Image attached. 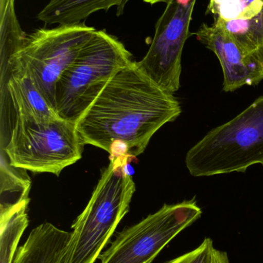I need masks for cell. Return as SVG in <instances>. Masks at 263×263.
I'll list each match as a JSON object with an SVG mask.
<instances>
[{"instance_id": "2e32d148", "label": "cell", "mask_w": 263, "mask_h": 263, "mask_svg": "<svg viewBox=\"0 0 263 263\" xmlns=\"http://www.w3.org/2000/svg\"><path fill=\"white\" fill-rule=\"evenodd\" d=\"M1 203L0 210L14 206L29 200L30 178L24 168L9 163L6 153L1 149Z\"/></svg>"}, {"instance_id": "5bb4252c", "label": "cell", "mask_w": 263, "mask_h": 263, "mask_svg": "<svg viewBox=\"0 0 263 263\" xmlns=\"http://www.w3.org/2000/svg\"><path fill=\"white\" fill-rule=\"evenodd\" d=\"M26 34L17 18L15 0H0V60L1 70L13 61L23 46Z\"/></svg>"}, {"instance_id": "277c9868", "label": "cell", "mask_w": 263, "mask_h": 263, "mask_svg": "<svg viewBox=\"0 0 263 263\" xmlns=\"http://www.w3.org/2000/svg\"><path fill=\"white\" fill-rule=\"evenodd\" d=\"M133 62L131 52L117 37L97 29L57 83L58 117L76 124L108 82Z\"/></svg>"}, {"instance_id": "7c38bea8", "label": "cell", "mask_w": 263, "mask_h": 263, "mask_svg": "<svg viewBox=\"0 0 263 263\" xmlns=\"http://www.w3.org/2000/svg\"><path fill=\"white\" fill-rule=\"evenodd\" d=\"M130 0H49L37 14L46 25H73L84 23L91 14L116 7L117 15L124 13Z\"/></svg>"}, {"instance_id": "3957f363", "label": "cell", "mask_w": 263, "mask_h": 263, "mask_svg": "<svg viewBox=\"0 0 263 263\" xmlns=\"http://www.w3.org/2000/svg\"><path fill=\"white\" fill-rule=\"evenodd\" d=\"M263 164V95L225 124L208 132L185 157L195 177L246 173Z\"/></svg>"}, {"instance_id": "44dd1931", "label": "cell", "mask_w": 263, "mask_h": 263, "mask_svg": "<svg viewBox=\"0 0 263 263\" xmlns=\"http://www.w3.org/2000/svg\"><path fill=\"white\" fill-rule=\"evenodd\" d=\"M144 1L145 2V3H149V4H155V3H163V2H165V3H166L168 0H144Z\"/></svg>"}, {"instance_id": "d6986e66", "label": "cell", "mask_w": 263, "mask_h": 263, "mask_svg": "<svg viewBox=\"0 0 263 263\" xmlns=\"http://www.w3.org/2000/svg\"><path fill=\"white\" fill-rule=\"evenodd\" d=\"M245 6V12L242 20L256 16L263 10L262 0H242Z\"/></svg>"}, {"instance_id": "5b68a950", "label": "cell", "mask_w": 263, "mask_h": 263, "mask_svg": "<svg viewBox=\"0 0 263 263\" xmlns=\"http://www.w3.org/2000/svg\"><path fill=\"white\" fill-rule=\"evenodd\" d=\"M97 29L80 24L42 28L26 35L23 46L1 75L11 69H21L55 110L56 87ZM56 112V110H55Z\"/></svg>"}, {"instance_id": "4fadbf2b", "label": "cell", "mask_w": 263, "mask_h": 263, "mask_svg": "<svg viewBox=\"0 0 263 263\" xmlns=\"http://www.w3.org/2000/svg\"><path fill=\"white\" fill-rule=\"evenodd\" d=\"M29 200L0 210V263H12L19 242L29 224L27 209Z\"/></svg>"}, {"instance_id": "30bf717a", "label": "cell", "mask_w": 263, "mask_h": 263, "mask_svg": "<svg viewBox=\"0 0 263 263\" xmlns=\"http://www.w3.org/2000/svg\"><path fill=\"white\" fill-rule=\"evenodd\" d=\"M193 34L217 57L223 72L224 92H234L245 86H256L262 81V65L246 53L220 24L216 22L212 26L202 24Z\"/></svg>"}, {"instance_id": "52a82bcc", "label": "cell", "mask_w": 263, "mask_h": 263, "mask_svg": "<svg viewBox=\"0 0 263 263\" xmlns=\"http://www.w3.org/2000/svg\"><path fill=\"white\" fill-rule=\"evenodd\" d=\"M202 215L196 197L160 210L118 233L100 255V263H152L178 235Z\"/></svg>"}, {"instance_id": "8fae6325", "label": "cell", "mask_w": 263, "mask_h": 263, "mask_svg": "<svg viewBox=\"0 0 263 263\" xmlns=\"http://www.w3.org/2000/svg\"><path fill=\"white\" fill-rule=\"evenodd\" d=\"M71 233L43 222L29 233L12 263H61Z\"/></svg>"}, {"instance_id": "9a60e30c", "label": "cell", "mask_w": 263, "mask_h": 263, "mask_svg": "<svg viewBox=\"0 0 263 263\" xmlns=\"http://www.w3.org/2000/svg\"><path fill=\"white\" fill-rule=\"evenodd\" d=\"M215 22L228 32L246 53L254 57L263 66V10L247 20L225 21L216 18Z\"/></svg>"}, {"instance_id": "7402d4cb", "label": "cell", "mask_w": 263, "mask_h": 263, "mask_svg": "<svg viewBox=\"0 0 263 263\" xmlns=\"http://www.w3.org/2000/svg\"><path fill=\"white\" fill-rule=\"evenodd\" d=\"M262 168H263V164H262Z\"/></svg>"}, {"instance_id": "ba28073f", "label": "cell", "mask_w": 263, "mask_h": 263, "mask_svg": "<svg viewBox=\"0 0 263 263\" xmlns=\"http://www.w3.org/2000/svg\"><path fill=\"white\" fill-rule=\"evenodd\" d=\"M197 0H168L157 20L155 33L139 68L163 90L174 94L180 88L182 57L189 37L190 23Z\"/></svg>"}, {"instance_id": "603a6c76", "label": "cell", "mask_w": 263, "mask_h": 263, "mask_svg": "<svg viewBox=\"0 0 263 263\" xmlns=\"http://www.w3.org/2000/svg\"><path fill=\"white\" fill-rule=\"evenodd\" d=\"M262 1H263V0H262Z\"/></svg>"}, {"instance_id": "8992f818", "label": "cell", "mask_w": 263, "mask_h": 263, "mask_svg": "<svg viewBox=\"0 0 263 263\" xmlns=\"http://www.w3.org/2000/svg\"><path fill=\"white\" fill-rule=\"evenodd\" d=\"M83 145L75 123L58 117L17 122L1 149L13 166L58 176L81 159Z\"/></svg>"}, {"instance_id": "9c48e42d", "label": "cell", "mask_w": 263, "mask_h": 263, "mask_svg": "<svg viewBox=\"0 0 263 263\" xmlns=\"http://www.w3.org/2000/svg\"><path fill=\"white\" fill-rule=\"evenodd\" d=\"M1 145L20 120H49L58 115L42 96L32 79L21 69H11L0 81Z\"/></svg>"}, {"instance_id": "6da1fadb", "label": "cell", "mask_w": 263, "mask_h": 263, "mask_svg": "<svg viewBox=\"0 0 263 263\" xmlns=\"http://www.w3.org/2000/svg\"><path fill=\"white\" fill-rule=\"evenodd\" d=\"M182 112L174 94L159 87L133 62L108 82L76 128L84 145L102 148L111 158L136 157L156 132Z\"/></svg>"}, {"instance_id": "ffe728a7", "label": "cell", "mask_w": 263, "mask_h": 263, "mask_svg": "<svg viewBox=\"0 0 263 263\" xmlns=\"http://www.w3.org/2000/svg\"><path fill=\"white\" fill-rule=\"evenodd\" d=\"M213 263H230L228 253L215 249L213 252Z\"/></svg>"}, {"instance_id": "e0dca14e", "label": "cell", "mask_w": 263, "mask_h": 263, "mask_svg": "<svg viewBox=\"0 0 263 263\" xmlns=\"http://www.w3.org/2000/svg\"><path fill=\"white\" fill-rule=\"evenodd\" d=\"M208 12L225 21L242 20L245 6L242 0H210Z\"/></svg>"}, {"instance_id": "ac0fdd59", "label": "cell", "mask_w": 263, "mask_h": 263, "mask_svg": "<svg viewBox=\"0 0 263 263\" xmlns=\"http://www.w3.org/2000/svg\"><path fill=\"white\" fill-rule=\"evenodd\" d=\"M215 249L213 241L205 238L197 248L165 263H213Z\"/></svg>"}, {"instance_id": "7a4b0ae2", "label": "cell", "mask_w": 263, "mask_h": 263, "mask_svg": "<svg viewBox=\"0 0 263 263\" xmlns=\"http://www.w3.org/2000/svg\"><path fill=\"white\" fill-rule=\"evenodd\" d=\"M129 156L111 158L84 210L73 223L61 263H94L129 212L136 187Z\"/></svg>"}]
</instances>
